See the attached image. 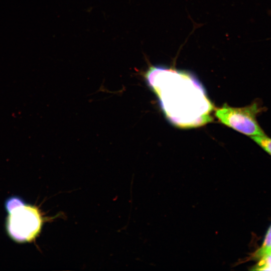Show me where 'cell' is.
Returning <instances> with one entry per match:
<instances>
[{"instance_id": "5b68a950", "label": "cell", "mask_w": 271, "mask_h": 271, "mask_svg": "<svg viewBox=\"0 0 271 271\" xmlns=\"http://www.w3.org/2000/svg\"><path fill=\"white\" fill-rule=\"evenodd\" d=\"M250 138L263 150L271 156V138L264 133L253 136Z\"/></svg>"}, {"instance_id": "277c9868", "label": "cell", "mask_w": 271, "mask_h": 271, "mask_svg": "<svg viewBox=\"0 0 271 271\" xmlns=\"http://www.w3.org/2000/svg\"><path fill=\"white\" fill-rule=\"evenodd\" d=\"M270 257H271V224L267 230L261 246L247 259L257 260L262 263Z\"/></svg>"}, {"instance_id": "6da1fadb", "label": "cell", "mask_w": 271, "mask_h": 271, "mask_svg": "<svg viewBox=\"0 0 271 271\" xmlns=\"http://www.w3.org/2000/svg\"><path fill=\"white\" fill-rule=\"evenodd\" d=\"M143 76L158 97L166 117L174 125L189 128L212 120L213 105L201 84L191 72L152 65Z\"/></svg>"}, {"instance_id": "7a4b0ae2", "label": "cell", "mask_w": 271, "mask_h": 271, "mask_svg": "<svg viewBox=\"0 0 271 271\" xmlns=\"http://www.w3.org/2000/svg\"><path fill=\"white\" fill-rule=\"evenodd\" d=\"M261 101L256 99L241 107H231L225 104L215 109L214 114L220 122L250 138L264 134L257 119L265 111Z\"/></svg>"}, {"instance_id": "3957f363", "label": "cell", "mask_w": 271, "mask_h": 271, "mask_svg": "<svg viewBox=\"0 0 271 271\" xmlns=\"http://www.w3.org/2000/svg\"><path fill=\"white\" fill-rule=\"evenodd\" d=\"M43 222L39 209L26 204L9 213L6 228L9 235L15 241L31 242L40 233Z\"/></svg>"}, {"instance_id": "8992f818", "label": "cell", "mask_w": 271, "mask_h": 271, "mask_svg": "<svg viewBox=\"0 0 271 271\" xmlns=\"http://www.w3.org/2000/svg\"><path fill=\"white\" fill-rule=\"evenodd\" d=\"M26 204L24 200L18 196H12L5 201V206L8 213Z\"/></svg>"}]
</instances>
